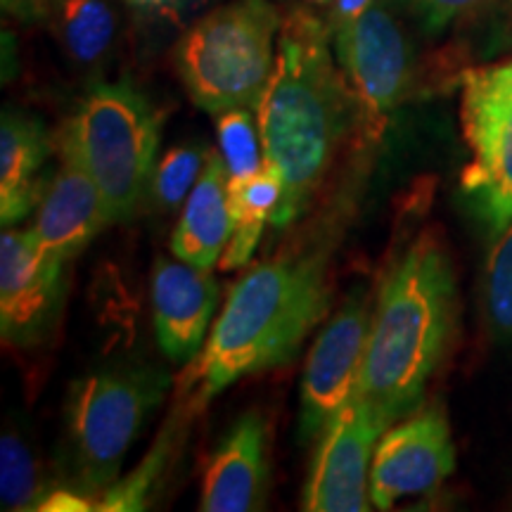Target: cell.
Masks as SVG:
<instances>
[{"label": "cell", "instance_id": "6da1fadb", "mask_svg": "<svg viewBox=\"0 0 512 512\" xmlns=\"http://www.w3.org/2000/svg\"><path fill=\"white\" fill-rule=\"evenodd\" d=\"M330 41V24L316 12H287L273 74L256 105L264 162L283 178V200L271 221L275 226L299 219L356 124L354 93L332 60Z\"/></svg>", "mask_w": 512, "mask_h": 512}, {"label": "cell", "instance_id": "7a4b0ae2", "mask_svg": "<svg viewBox=\"0 0 512 512\" xmlns=\"http://www.w3.org/2000/svg\"><path fill=\"white\" fill-rule=\"evenodd\" d=\"M456 320L458 287L451 256L444 242L425 233L384 278L356 387L387 430L422 406Z\"/></svg>", "mask_w": 512, "mask_h": 512}, {"label": "cell", "instance_id": "3957f363", "mask_svg": "<svg viewBox=\"0 0 512 512\" xmlns=\"http://www.w3.org/2000/svg\"><path fill=\"white\" fill-rule=\"evenodd\" d=\"M328 309L325 254L280 256L252 266L230 290L200 361L178 384V399L200 413L240 377L290 363Z\"/></svg>", "mask_w": 512, "mask_h": 512}, {"label": "cell", "instance_id": "277c9868", "mask_svg": "<svg viewBox=\"0 0 512 512\" xmlns=\"http://www.w3.org/2000/svg\"><path fill=\"white\" fill-rule=\"evenodd\" d=\"M60 155L72 157L102 192L110 223L136 214L155 176L159 114L133 83H100L79 102L60 133Z\"/></svg>", "mask_w": 512, "mask_h": 512}, {"label": "cell", "instance_id": "5b68a950", "mask_svg": "<svg viewBox=\"0 0 512 512\" xmlns=\"http://www.w3.org/2000/svg\"><path fill=\"white\" fill-rule=\"evenodd\" d=\"M283 19L271 0H233L192 24L174 50L192 102L216 117L259 105L275 67Z\"/></svg>", "mask_w": 512, "mask_h": 512}, {"label": "cell", "instance_id": "8992f818", "mask_svg": "<svg viewBox=\"0 0 512 512\" xmlns=\"http://www.w3.org/2000/svg\"><path fill=\"white\" fill-rule=\"evenodd\" d=\"M166 387L169 377L157 368L102 370L72 384L67 401L72 489L93 501L117 482L121 460L162 403Z\"/></svg>", "mask_w": 512, "mask_h": 512}, {"label": "cell", "instance_id": "52a82bcc", "mask_svg": "<svg viewBox=\"0 0 512 512\" xmlns=\"http://www.w3.org/2000/svg\"><path fill=\"white\" fill-rule=\"evenodd\" d=\"M330 31L337 62L354 93L363 143H377L411 88L413 48L406 29L392 0H375L351 22Z\"/></svg>", "mask_w": 512, "mask_h": 512}, {"label": "cell", "instance_id": "ba28073f", "mask_svg": "<svg viewBox=\"0 0 512 512\" xmlns=\"http://www.w3.org/2000/svg\"><path fill=\"white\" fill-rule=\"evenodd\" d=\"M387 425L377 418L361 394L339 408L328 422L302 494L309 512H366L370 498L373 453Z\"/></svg>", "mask_w": 512, "mask_h": 512}, {"label": "cell", "instance_id": "9c48e42d", "mask_svg": "<svg viewBox=\"0 0 512 512\" xmlns=\"http://www.w3.org/2000/svg\"><path fill=\"white\" fill-rule=\"evenodd\" d=\"M456 470V446L444 408L420 406L394 422L377 441L370 467V498L389 510L406 496L437 489Z\"/></svg>", "mask_w": 512, "mask_h": 512}, {"label": "cell", "instance_id": "30bf717a", "mask_svg": "<svg viewBox=\"0 0 512 512\" xmlns=\"http://www.w3.org/2000/svg\"><path fill=\"white\" fill-rule=\"evenodd\" d=\"M373 311L366 294H354L313 344L302 380L299 437L304 441L323 434L339 408L354 396L366 358Z\"/></svg>", "mask_w": 512, "mask_h": 512}, {"label": "cell", "instance_id": "8fae6325", "mask_svg": "<svg viewBox=\"0 0 512 512\" xmlns=\"http://www.w3.org/2000/svg\"><path fill=\"white\" fill-rule=\"evenodd\" d=\"M64 266L38 247L31 230L0 238V330L12 347H34L53 330L64 302Z\"/></svg>", "mask_w": 512, "mask_h": 512}, {"label": "cell", "instance_id": "7c38bea8", "mask_svg": "<svg viewBox=\"0 0 512 512\" xmlns=\"http://www.w3.org/2000/svg\"><path fill=\"white\" fill-rule=\"evenodd\" d=\"M463 131L472 159L463 192L491 233L512 223V110L463 95Z\"/></svg>", "mask_w": 512, "mask_h": 512}, {"label": "cell", "instance_id": "4fadbf2b", "mask_svg": "<svg viewBox=\"0 0 512 512\" xmlns=\"http://www.w3.org/2000/svg\"><path fill=\"white\" fill-rule=\"evenodd\" d=\"M216 304L219 285L209 268L159 256L152 271V309L157 342L169 361L190 363L200 354Z\"/></svg>", "mask_w": 512, "mask_h": 512}, {"label": "cell", "instance_id": "5bb4252c", "mask_svg": "<svg viewBox=\"0 0 512 512\" xmlns=\"http://www.w3.org/2000/svg\"><path fill=\"white\" fill-rule=\"evenodd\" d=\"M268 489L266 422L256 411L240 415L211 453L202 479L204 512H249Z\"/></svg>", "mask_w": 512, "mask_h": 512}, {"label": "cell", "instance_id": "9a60e30c", "mask_svg": "<svg viewBox=\"0 0 512 512\" xmlns=\"http://www.w3.org/2000/svg\"><path fill=\"white\" fill-rule=\"evenodd\" d=\"M107 223L110 216L98 183L72 157L62 155V166L50 178L29 228L38 247L53 259L72 261Z\"/></svg>", "mask_w": 512, "mask_h": 512}, {"label": "cell", "instance_id": "2e32d148", "mask_svg": "<svg viewBox=\"0 0 512 512\" xmlns=\"http://www.w3.org/2000/svg\"><path fill=\"white\" fill-rule=\"evenodd\" d=\"M50 136L29 114L3 112L0 119V223L12 228L36 211L48 190Z\"/></svg>", "mask_w": 512, "mask_h": 512}, {"label": "cell", "instance_id": "e0dca14e", "mask_svg": "<svg viewBox=\"0 0 512 512\" xmlns=\"http://www.w3.org/2000/svg\"><path fill=\"white\" fill-rule=\"evenodd\" d=\"M230 174L219 152H211L202 176L185 200L181 221L171 235V252L192 266L209 268L221 259L230 233L233 216L228 200Z\"/></svg>", "mask_w": 512, "mask_h": 512}, {"label": "cell", "instance_id": "ac0fdd59", "mask_svg": "<svg viewBox=\"0 0 512 512\" xmlns=\"http://www.w3.org/2000/svg\"><path fill=\"white\" fill-rule=\"evenodd\" d=\"M197 411L188 406L183 399H178L176 411L166 420L164 430L159 432L155 444L150 446L147 456L143 458L136 470L128 472L124 479L114 482L110 489H105L95 498V510L102 512H138L147 510L152 503L162 496V489L169 482L171 472L178 456L183 451L185 434L192 415Z\"/></svg>", "mask_w": 512, "mask_h": 512}, {"label": "cell", "instance_id": "d6986e66", "mask_svg": "<svg viewBox=\"0 0 512 512\" xmlns=\"http://www.w3.org/2000/svg\"><path fill=\"white\" fill-rule=\"evenodd\" d=\"M228 200L233 233L219 259L221 271H235L252 259L266 223L273 221L275 209L283 200V178L275 166L264 162L247 181L228 183Z\"/></svg>", "mask_w": 512, "mask_h": 512}, {"label": "cell", "instance_id": "ffe728a7", "mask_svg": "<svg viewBox=\"0 0 512 512\" xmlns=\"http://www.w3.org/2000/svg\"><path fill=\"white\" fill-rule=\"evenodd\" d=\"M53 22L64 53L81 67L100 64L117 41L119 22L110 0H60Z\"/></svg>", "mask_w": 512, "mask_h": 512}, {"label": "cell", "instance_id": "44dd1931", "mask_svg": "<svg viewBox=\"0 0 512 512\" xmlns=\"http://www.w3.org/2000/svg\"><path fill=\"white\" fill-rule=\"evenodd\" d=\"M50 496L31 448L15 432L0 441V501L5 510H41Z\"/></svg>", "mask_w": 512, "mask_h": 512}, {"label": "cell", "instance_id": "7402d4cb", "mask_svg": "<svg viewBox=\"0 0 512 512\" xmlns=\"http://www.w3.org/2000/svg\"><path fill=\"white\" fill-rule=\"evenodd\" d=\"M216 133H219L221 157L228 166L230 183L247 181L249 176H254L264 166L259 121L254 124L247 107L219 114Z\"/></svg>", "mask_w": 512, "mask_h": 512}, {"label": "cell", "instance_id": "603a6c76", "mask_svg": "<svg viewBox=\"0 0 512 512\" xmlns=\"http://www.w3.org/2000/svg\"><path fill=\"white\" fill-rule=\"evenodd\" d=\"M486 316L496 337L512 339V223L496 235L484 275Z\"/></svg>", "mask_w": 512, "mask_h": 512}, {"label": "cell", "instance_id": "cb8c5ba5", "mask_svg": "<svg viewBox=\"0 0 512 512\" xmlns=\"http://www.w3.org/2000/svg\"><path fill=\"white\" fill-rule=\"evenodd\" d=\"M207 159V152L197 145L174 147V150L166 152L162 162L157 164L155 176H152L155 200L162 207H176V204L188 200L197 178L202 176Z\"/></svg>", "mask_w": 512, "mask_h": 512}, {"label": "cell", "instance_id": "d4e9b609", "mask_svg": "<svg viewBox=\"0 0 512 512\" xmlns=\"http://www.w3.org/2000/svg\"><path fill=\"white\" fill-rule=\"evenodd\" d=\"M463 95L494 102L512 110V60L463 74Z\"/></svg>", "mask_w": 512, "mask_h": 512}, {"label": "cell", "instance_id": "484cf974", "mask_svg": "<svg viewBox=\"0 0 512 512\" xmlns=\"http://www.w3.org/2000/svg\"><path fill=\"white\" fill-rule=\"evenodd\" d=\"M399 3L406 5L418 17L422 29L430 31V34H439L451 22L486 8L494 0H399Z\"/></svg>", "mask_w": 512, "mask_h": 512}, {"label": "cell", "instance_id": "4316f807", "mask_svg": "<svg viewBox=\"0 0 512 512\" xmlns=\"http://www.w3.org/2000/svg\"><path fill=\"white\" fill-rule=\"evenodd\" d=\"M60 0H3V10L19 22H43L53 17Z\"/></svg>", "mask_w": 512, "mask_h": 512}, {"label": "cell", "instance_id": "83f0119b", "mask_svg": "<svg viewBox=\"0 0 512 512\" xmlns=\"http://www.w3.org/2000/svg\"><path fill=\"white\" fill-rule=\"evenodd\" d=\"M370 3H375V0H332V15L328 22L330 29H337L342 27V24L351 22V19L361 15Z\"/></svg>", "mask_w": 512, "mask_h": 512}, {"label": "cell", "instance_id": "f1b7e54d", "mask_svg": "<svg viewBox=\"0 0 512 512\" xmlns=\"http://www.w3.org/2000/svg\"><path fill=\"white\" fill-rule=\"evenodd\" d=\"M133 5H138V8H155V10H162V8H169V5L178 3V0H131Z\"/></svg>", "mask_w": 512, "mask_h": 512}, {"label": "cell", "instance_id": "f546056e", "mask_svg": "<svg viewBox=\"0 0 512 512\" xmlns=\"http://www.w3.org/2000/svg\"><path fill=\"white\" fill-rule=\"evenodd\" d=\"M313 3H318V5H328V3H332V0H313Z\"/></svg>", "mask_w": 512, "mask_h": 512}]
</instances>
